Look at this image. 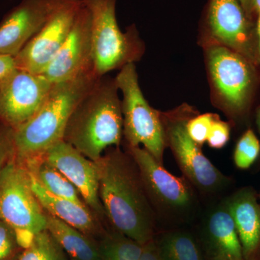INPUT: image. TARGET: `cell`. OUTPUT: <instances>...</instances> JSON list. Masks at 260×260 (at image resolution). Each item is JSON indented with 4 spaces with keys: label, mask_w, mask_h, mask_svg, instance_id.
<instances>
[{
    "label": "cell",
    "mask_w": 260,
    "mask_h": 260,
    "mask_svg": "<svg viewBox=\"0 0 260 260\" xmlns=\"http://www.w3.org/2000/svg\"><path fill=\"white\" fill-rule=\"evenodd\" d=\"M97 244L102 260H140L144 246L111 227Z\"/></svg>",
    "instance_id": "7402d4cb"
},
{
    "label": "cell",
    "mask_w": 260,
    "mask_h": 260,
    "mask_svg": "<svg viewBox=\"0 0 260 260\" xmlns=\"http://www.w3.org/2000/svg\"><path fill=\"white\" fill-rule=\"evenodd\" d=\"M47 229L70 259L102 260L98 244L93 239L48 213Z\"/></svg>",
    "instance_id": "ffe728a7"
},
{
    "label": "cell",
    "mask_w": 260,
    "mask_h": 260,
    "mask_svg": "<svg viewBox=\"0 0 260 260\" xmlns=\"http://www.w3.org/2000/svg\"><path fill=\"white\" fill-rule=\"evenodd\" d=\"M140 260H162L159 254L154 239L144 244Z\"/></svg>",
    "instance_id": "f546056e"
},
{
    "label": "cell",
    "mask_w": 260,
    "mask_h": 260,
    "mask_svg": "<svg viewBox=\"0 0 260 260\" xmlns=\"http://www.w3.org/2000/svg\"><path fill=\"white\" fill-rule=\"evenodd\" d=\"M91 17L94 73L103 77L139 61L145 46L135 25L122 32L116 15V0H83Z\"/></svg>",
    "instance_id": "52a82bcc"
},
{
    "label": "cell",
    "mask_w": 260,
    "mask_h": 260,
    "mask_svg": "<svg viewBox=\"0 0 260 260\" xmlns=\"http://www.w3.org/2000/svg\"><path fill=\"white\" fill-rule=\"evenodd\" d=\"M230 135V123L220 120L218 117L212 124L207 143L210 148L219 150L227 145Z\"/></svg>",
    "instance_id": "4316f807"
},
{
    "label": "cell",
    "mask_w": 260,
    "mask_h": 260,
    "mask_svg": "<svg viewBox=\"0 0 260 260\" xmlns=\"http://www.w3.org/2000/svg\"><path fill=\"white\" fill-rule=\"evenodd\" d=\"M83 0H70L14 57L15 68L42 75L64 44Z\"/></svg>",
    "instance_id": "8fae6325"
},
{
    "label": "cell",
    "mask_w": 260,
    "mask_h": 260,
    "mask_svg": "<svg viewBox=\"0 0 260 260\" xmlns=\"http://www.w3.org/2000/svg\"><path fill=\"white\" fill-rule=\"evenodd\" d=\"M256 125H257L258 129H259L260 134V108L258 109L257 112H256ZM256 162H257V167H256V168H257L258 170L260 171V155L259 159H258V160Z\"/></svg>",
    "instance_id": "d6a6232c"
},
{
    "label": "cell",
    "mask_w": 260,
    "mask_h": 260,
    "mask_svg": "<svg viewBox=\"0 0 260 260\" xmlns=\"http://www.w3.org/2000/svg\"><path fill=\"white\" fill-rule=\"evenodd\" d=\"M153 239L162 260H208L198 234L184 226L164 229Z\"/></svg>",
    "instance_id": "d6986e66"
},
{
    "label": "cell",
    "mask_w": 260,
    "mask_h": 260,
    "mask_svg": "<svg viewBox=\"0 0 260 260\" xmlns=\"http://www.w3.org/2000/svg\"><path fill=\"white\" fill-rule=\"evenodd\" d=\"M0 220L22 236L32 239L47 228V213L30 185L26 168L15 157L0 173ZM22 244V243H21Z\"/></svg>",
    "instance_id": "9c48e42d"
},
{
    "label": "cell",
    "mask_w": 260,
    "mask_h": 260,
    "mask_svg": "<svg viewBox=\"0 0 260 260\" xmlns=\"http://www.w3.org/2000/svg\"><path fill=\"white\" fill-rule=\"evenodd\" d=\"M247 17L238 0H210L208 13V40L229 48L257 63L256 43Z\"/></svg>",
    "instance_id": "5bb4252c"
},
{
    "label": "cell",
    "mask_w": 260,
    "mask_h": 260,
    "mask_svg": "<svg viewBox=\"0 0 260 260\" xmlns=\"http://www.w3.org/2000/svg\"><path fill=\"white\" fill-rule=\"evenodd\" d=\"M214 103L232 121L245 118L256 85L254 63L229 48L205 42Z\"/></svg>",
    "instance_id": "8992f818"
},
{
    "label": "cell",
    "mask_w": 260,
    "mask_h": 260,
    "mask_svg": "<svg viewBox=\"0 0 260 260\" xmlns=\"http://www.w3.org/2000/svg\"><path fill=\"white\" fill-rule=\"evenodd\" d=\"M259 155V139L252 129H246L234 148L233 155L234 165L240 170H247L257 161Z\"/></svg>",
    "instance_id": "cb8c5ba5"
},
{
    "label": "cell",
    "mask_w": 260,
    "mask_h": 260,
    "mask_svg": "<svg viewBox=\"0 0 260 260\" xmlns=\"http://www.w3.org/2000/svg\"><path fill=\"white\" fill-rule=\"evenodd\" d=\"M94 72L53 84L47 100L35 116L13 130L14 157L20 162L42 156L64 138L70 116L97 80Z\"/></svg>",
    "instance_id": "3957f363"
},
{
    "label": "cell",
    "mask_w": 260,
    "mask_h": 260,
    "mask_svg": "<svg viewBox=\"0 0 260 260\" xmlns=\"http://www.w3.org/2000/svg\"><path fill=\"white\" fill-rule=\"evenodd\" d=\"M218 117V114L212 113L203 114L198 113L191 117L186 124V131L191 139L203 148L208 140L212 124Z\"/></svg>",
    "instance_id": "d4e9b609"
},
{
    "label": "cell",
    "mask_w": 260,
    "mask_h": 260,
    "mask_svg": "<svg viewBox=\"0 0 260 260\" xmlns=\"http://www.w3.org/2000/svg\"><path fill=\"white\" fill-rule=\"evenodd\" d=\"M60 244L46 229L32 236L16 260H69Z\"/></svg>",
    "instance_id": "603a6c76"
},
{
    "label": "cell",
    "mask_w": 260,
    "mask_h": 260,
    "mask_svg": "<svg viewBox=\"0 0 260 260\" xmlns=\"http://www.w3.org/2000/svg\"><path fill=\"white\" fill-rule=\"evenodd\" d=\"M198 113L184 104L172 110L160 112V116L167 148L172 151L183 177L202 197L213 198L225 191L232 180L212 164L201 147L188 135L187 121Z\"/></svg>",
    "instance_id": "5b68a950"
},
{
    "label": "cell",
    "mask_w": 260,
    "mask_h": 260,
    "mask_svg": "<svg viewBox=\"0 0 260 260\" xmlns=\"http://www.w3.org/2000/svg\"><path fill=\"white\" fill-rule=\"evenodd\" d=\"M247 18L260 14V0H238Z\"/></svg>",
    "instance_id": "4dcf8cb0"
},
{
    "label": "cell",
    "mask_w": 260,
    "mask_h": 260,
    "mask_svg": "<svg viewBox=\"0 0 260 260\" xmlns=\"http://www.w3.org/2000/svg\"><path fill=\"white\" fill-rule=\"evenodd\" d=\"M197 234L208 260H244L225 198L206 210Z\"/></svg>",
    "instance_id": "2e32d148"
},
{
    "label": "cell",
    "mask_w": 260,
    "mask_h": 260,
    "mask_svg": "<svg viewBox=\"0 0 260 260\" xmlns=\"http://www.w3.org/2000/svg\"><path fill=\"white\" fill-rule=\"evenodd\" d=\"M90 72H94L91 17L83 3L64 44L42 75L54 84Z\"/></svg>",
    "instance_id": "7c38bea8"
},
{
    "label": "cell",
    "mask_w": 260,
    "mask_h": 260,
    "mask_svg": "<svg viewBox=\"0 0 260 260\" xmlns=\"http://www.w3.org/2000/svg\"><path fill=\"white\" fill-rule=\"evenodd\" d=\"M134 159L159 222L166 229L184 226L194 220L200 206L198 192L185 177L168 172L143 147L126 146Z\"/></svg>",
    "instance_id": "277c9868"
},
{
    "label": "cell",
    "mask_w": 260,
    "mask_h": 260,
    "mask_svg": "<svg viewBox=\"0 0 260 260\" xmlns=\"http://www.w3.org/2000/svg\"><path fill=\"white\" fill-rule=\"evenodd\" d=\"M95 162L108 223L144 245L158 232V223L134 159L120 147H112Z\"/></svg>",
    "instance_id": "6da1fadb"
},
{
    "label": "cell",
    "mask_w": 260,
    "mask_h": 260,
    "mask_svg": "<svg viewBox=\"0 0 260 260\" xmlns=\"http://www.w3.org/2000/svg\"><path fill=\"white\" fill-rule=\"evenodd\" d=\"M115 80L122 93L123 135L126 146L142 145L164 165L167 146L160 112L153 109L143 95L134 63L123 67Z\"/></svg>",
    "instance_id": "ba28073f"
},
{
    "label": "cell",
    "mask_w": 260,
    "mask_h": 260,
    "mask_svg": "<svg viewBox=\"0 0 260 260\" xmlns=\"http://www.w3.org/2000/svg\"><path fill=\"white\" fill-rule=\"evenodd\" d=\"M70 0H22L0 22V54L15 57Z\"/></svg>",
    "instance_id": "4fadbf2b"
},
{
    "label": "cell",
    "mask_w": 260,
    "mask_h": 260,
    "mask_svg": "<svg viewBox=\"0 0 260 260\" xmlns=\"http://www.w3.org/2000/svg\"><path fill=\"white\" fill-rule=\"evenodd\" d=\"M123 139L119 88L115 78L104 75L75 108L67 124L63 140L95 162L108 149L120 147Z\"/></svg>",
    "instance_id": "7a4b0ae2"
},
{
    "label": "cell",
    "mask_w": 260,
    "mask_h": 260,
    "mask_svg": "<svg viewBox=\"0 0 260 260\" xmlns=\"http://www.w3.org/2000/svg\"><path fill=\"white\" fill-rule=\"evenodd\" d=\"M77 188L85 204L104 223L107 220L99 198V176L96 162L84 156L64 140L58 142L43 155Z\"/></svg>",
    "instance_id": "9a60e30c"
},
{
    "label": "cell",
    "mask_w": 260,
    "mask_h": 260,
    "mask_svg": "<svg viewBox=\"0 0 260 260\" xmlns=\"http://www.w3.org/2000/svg\"><path fill=\"white\" fill-rule=\"evenodd\" d=\"M20 162L26 168L30 175L49 192L59 198L72 200L78 204L86 205L79 191L73 183L60 171L51 165L43 155Z\"/></svg>",
    "instance_id": "44dd1931"
},
{
    "label": "cell",
    "mask_w": 260,
    "mask_h": 260,
    "mask_svg": "<svg viewBox=\"0 0 260 260\" xmlns=\"http://www.w3.org/2000/svg\"><path fill=\"white\" fill-rule=\"evenodd\" d=\"M13 130L0 122V173L10 159L14 156Z\"/></svg>",
    "instance_id": "83f0119b"
},
{
    "label": "cell",
    "mask_w": 260,
    "mask_h": 260,
    "mask_svg": "<svg viewBox=\"0 0 260 260\" xmlns=\"http://www.w3.org/2000/svg\"><path fill=\"white\" fill-rule=\"evenodd\" d=\"M70 260H73V259H70Z\"/></svg>",
    "instance_id": "e575fe53"
},
{
    "label": "cell",
    "mask_w": 260,
    "mask_h": 260,
    "mask_svg": "<svg viewBox=\"0 0 260 260\" xmlns=\"http://www.w3.org/2000/svg\"><path fill=\"white\" fill-rule=\"evenodd\" d=\"M28 174L32 191L47 213L78 229L92 239L102 237L106 230L104 224L87 205L51 194L42 187L30 173Z\"/></svg>",
    "instance_id": "ac0fdd59"
},
{
    "label": "cell",
    "mask_w": 260,
    "mask_h": 260,
    "mask_svg": "<svg viewBox=\"0 0 260 260\" xmlns=\"http://www.w3.org/2000/svg\"><path fill=\"white\" fill-rule=\"evenodd\" d=\"M15 68L14 57L0 54V83Z\"/></svg>",
    "instance_id": "f1b7e54d"
},
{
    "label": "cell",
    "mask_w": 260,
    "mask_h": 260,
    "mask_svg": "<svg viewBox=\"0 0 260 260\" xmlns=\"http://www.w3.org/2000/svg\"><path fill=\"white\" fill-rule=\"evenodd\" d=\"M23 249L18 233L0 220V260H16Z\"/></svg>",
    "instance_id": "484cf974"
},
{
    "label": "cell",
    "mask_w": 260,
    "mask_h": 260,
    "mask_svg": "<svg viewBox=\"0 0 260 260\" xmlns=\"http://www.w3.org/2000/svg\"><path fill=\"white\" fill-rule=\"evenodd\" d=\"M256 36H257V40H256V58H257V63L260 64V14L257 16Z\"/></svg>",
    "instance_id": "1f68e13d"
},
{
    "label": "cell",
    "mask_w": 260,
    "mask_h": 260,
    "mask_svg": "<svg viewBox=\"0 0 260 260\" xmlns=\"http://www.w3.org/2000/svg\"><path fill=\"white\" fill-rule=\"evenodd\" d=\"M258 196H259V203H260V191L259 193H258Z\"/></svg>",
    "instance_id": "836d02e7"
},
{
    "label": "cell",
    "mask_w": 260,
    "mask_h": 260,
    "mask_svg": "<svg viewBox=\"0 0 260 260\" xmlns=\"http://www.w3.org/2000/svg\"><path fill=\"white\" fill-rule=\"evenodd\" d=\"M52 85L44 75L15 68L0 83V122L13 130L23 125L40 110Z\"/></svg>",
    "instance_id": "30bf717a"
},
{
    "label": "cell",
    "mask_w": 260,
    "mask_h": 260,
    "mask_svg": "<svg viewBox=\"0 0 260 260\" xmlns=\"http://www.w3.org/2000/svg\"><path fill=\"white\" fill-rule=\"evenodd\" d=\"M244 260H260V203L252 186H244L225 198Z\"/></svg>",
    "instance_id": "e0dca14e"
}]
</instances>
